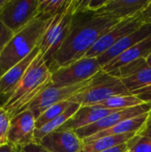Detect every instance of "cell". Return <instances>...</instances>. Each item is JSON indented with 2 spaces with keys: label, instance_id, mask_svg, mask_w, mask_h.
Listing matches in <instances>:
<instances>
[{
  "label": "cell",
  "instance_id": "8",
  "mask_svg": "<svg viewBox=\"0 0 151 152\" xmlns=\"http://www.w3.org/2000/svg\"><path fill=\"white\" fill-rule=\"evenodd\" d=\"M91 79L70 86H56L51 84L30 103L28 110L33 113L36 119L44 110L53 105L64 101H69L74 95L84 90L89 85Z\"/></svg>",
  "mask_w": 151,
  "mask_h": 152
},
{
  "label": "cell",
  "instance_id": "34",
  "mask_svg": "<svg viewBox=\"0 0 151 152\" xmlns=\"http://www.w3.org/2000/svg\"><path fill=\"white\" fill-rule=\"evenodd\" d=\"M8 0H0V10L7 4Z\"/></svg>",
  "mask_w": 151,
  "mask_h": 152
},
{
  "label": "cell",
  "instance_id": "36",
  "mask_svg": "<svg viewBox=\"0 0 151 152\" xmlns=\"http://www.w3.org/2000/svg\"><path fill=\"white\" fill-rule=\"evenodd\" d=\"M126 152H133V151H130V150H129V151H127Z\"/></svg>",
  "mask_w": 151,
  "mask_h": 152
},
{
  "label": "cell",
  "instance_id": "31",
  "mask_svg": "<svg viewBox=\"0 0 151 152\" xmlns=\"http://www.w3.org/2000/svg\"><path fill=\"white\" fill-rule=\"evenodd\" d=\"M140 17L144 24H151V0L148 6L140 13Z\"/></svg>",
  "mask_w": 151,
  "mask_h": 152
},
{
  "label": "cell",
  "instance_id": "2",
  "mask_svg": "<svg viewBox=\"0 0 151 152\" xmlns=\"http://www.w3.org/2000/svg\"><path fill=\"white\" fill-rule=\"evenodd\" d=\"M52 72L40 53L33 61L25 76L1 106L11 118L28 110L30 103L52 84Z\"/></svg>",
  "mask_w": 151,
  "mask_h": 152
},
{
  "label": "cell",
  "instance_id": "12",
  "mask_svg": "<svg viewBox=\"0 0 151 152\" xmlns=\"http://www.w3.org/2000/svg\"><path fill=\"white\" fill-rule=\"evenodd\" d=\"M118 78L126 89L133 93L151 85V67L145 58L136 60L119 69Z\"/></svg>",
  "mask_w": 151,
  "mask_h": 152
},
{
  "label": "cell",
  "instance_id": "35",
  "mask_svg": "<svg viewBox=\"0 0 151 152\" xmlns=\"http://www.w3.org/2000/svg\"><path fill=\"white\" fill-rule=\"evenodd\" d=\"M146 61H147V63H148V65L151 67V53L147 57V59H146Z\"/></svg>",
  "mask_w": 151,
  "mask_h": 152
},
{
  "label": "cell",
  "instance_id": "6",
  "mask_svg": "<svg viewBox=\"0 0 151 152\" xmlns=\"http://www.w3.org/2000/svg\"><path fill=\"white\" fill-rule=\"evenodd\" d=\"M39 0H8L0 10V20L16 34L37 18Z\"/></svg>",
  "mask_w": 151,
  "mask_h": 152
},
{
  "label": "cell",
  "instance_id": "24",
  "mask_svg": "<svg viewBox=\"0 0 151 152\" xmlns=\"http://www.w3.org/2000/svg\"><path fill=\"white\" fill-rule=\"evenodd\" d=\"M70 104H71L70 101H64L48 108L36 119V129L41 128L47 123L51 122L52 120L59 117L69 108Z\"/></svg>",
  "mask_w": 151,
  "mask_h": 152
},
{
  "label": "cell",
  "instance_id": "30",
  "mask_svg": "<svg viewBox=\"0 0 151 152\" xmlns=\"http://www.w3.org/2000/svg\"><path fill=\"white\" fill-rule=\"evenodd\" d=\"M137 134L151 139V112L150 113V116L146 120V122L143 124L142 128L138 131Z\"/></svg>",
  "mask_w": 151,
  "mask_h": 152
},
{
  "label": "cell",
  "instance_id": "33",
  "mask_svg": "<svg viewBox=\"0 0 151 152\" xmlns=\"http://www.w3.org/2000/svg\"><path fill=\"white\" fill-rule=\"evenodd\" d=\"M0 152H20V147H16L8 143L0 147Z\"/></svg>",
  "mask_w": 151,
  "mask_h": 152
},
{
  "label": "cell",
  "instance_id": "18",
  "mask_svg": "<svg viewBox=\"0 0 151 152\" xmlns=\"http://www.w3.org/2000/svg\"><path fill=\"white\" fill-rule=\"evenodd\" d=\"M150 37H151V24H143L138 29L123 37L106 53L97 57V60L101 66L103 67L125 51Z\"/></svg>",
  "mask_w": 151,
  "mask_h": 152
},
{
  "label": "cell",
  "instance_id": "32",
  "mask_svg": "<svg viewBox=\"0 0 151 152\" xmlns=\"http://www.w3.org/2000/svg\"><path fill=\"white\" fill-rule=\"evenodd\" d=\"M127 151H129V149H128L127 142H125V143L115 146L113 148H110V149H108V150H105V151H102L101 152H126Z\"/></svg>",
  "mask_w": 151,
  "mask_h": 152
},
{
  "label": "cell",
  "instance_id": "17",
  "mask_svg": "<svg viewBox=\"0 0 151 152\" xmlns=\"http://www.w3.org/2000/svg\"><path fill=\"white\" fill-rule=\"evenodd\" d=\"M150 53L151 37H150L140 42L139 44L133 45V47L129 48L128 50L125 51L112 61H110L109 63L102 67V70L111 76L117 77L119 69L122 67L142 58L147 59Z\"/></svg>",
  "mask_w": 151,
  "mask_h": 152
},
{
  "label": "cell",
  "instance_id": "4",
  "mask_svg": "<svg viewBox=\"0 0 151 152\" xmlns=\"http://www.w3.org/2000/svg\"><path fill=\"white\" fill-rule=\"evenodd\" d=\"M130 94L120 78L101 69L92 77L89 85L84 90L74 95L69 101L80 106L95 105L111 97Z\"/></svg>",
  "mask_w": 151,
  "mask_h": 152
},
{
  "label": "cell",
  "instance_id": "29",
  "mask_svg": "<svg viewBox=\"0 0 151 152\" xmlns=\"http://www.w3.org/2000/svg\"><path fill=\"white\" fill-rule=\"evenodd\" d=\"M20 152H51L39 143H30L20 147Z\"/></svg>",
  "mask_w": 151,
  "mask_h": 152
},
{
  "label": "cell",
  "instance_id": "15",
  "mask_svg": "<svg viewBox=\"0 0 151 152\" xmlns=\"http://www.w3.org/2000/svg\"><path fill=\"white\" fill-rule=\"evenodd\" d=\"M150 0H107L96 12L115 20H124L139 15Z\"/></svg>",
  "mask_w": 151,
  "mask_h": 152
},
{
  "label": "cell",
  "instance_id": "11",
  "mask_svg": "<svg viewBox=\"0 0 151 152\" xmlns=\"http://www.w3.org/2000/svg\"><path fill=\"white\" fill-rule=\"evenodd\" d=\"M35 131L36 118L29 110H26L11 118L8 142L16 147L33 143Z\"/></svg>",
  "mask_w": 151,
  "mask_h": 152
},
{
  "label": "cell",
  "instance_id": "27",
  "mask_svg": "<svg viewBox=\"0 0 151 152\" xmlns=\"http://www.w3.org/2000/svg\"><path fill=\"white\" fill-rule=\"evenodd\" d=\"M13 32L0 20V53L13 37Z\"/></svg>",
  "mask_w": 151,
  "mask_h": 152
},
{
  "label": "cell",
  "instance_id": "13",
  "mask_svg": "<svg viewBox=\"0 0 151 152\" xmlns=\"http://www.w3.org/2000/svg\"><path fill=\"white\" fill-rule=\"evenodd\" d=\"M39 144L51 152H81L84 141L71 130H55L43 137Z\"/></svg>",
  "mask_w": 151,
  "mask_h": 152
},
{
  "label": "cell",
  "instance_id": "21",
  "mask_svg": "<svg viewBox=\"0 0 151 152\" xmlns=\"http://www.w3.org/2000/svg\"><path fill=\"white\" fill-rule=\"evenodd\" d=\"M80 107L81 106L78 103L71 102V104L69 106V108L62 114H61L59 117H57L56 118H54L51 122L47 123L46 125H44L41 128L36 129L35 135H34L35 142L36 143H39L40 140L43 137H44L48 134H50V133H52V132L61 128L69 118H71L75 115V113L79 110Z\"/></svg>",
  "mask_w": 151,
  "mask_h": 152
},
{
  "label": "cell",
  "instance_id": "7",
  "mask_svg": "<svg viewBox=\"0 0 151 152\" xmlns=\"http://www.w3.org/2000/svg\"><path fill=\"white\" fill-rule=\"evenodd\" d=\"M72 17L73 14L67 9L53 17L45 30L38 46L46 65H48L53 56L63 44L69 31Z\"/></svg>",
  "mask_w": 151,
  "mask_h": 152
},
{
  "label": "cell",
  "instance_id": "26",
  "mask_svg": "<svg viewBox=\"0 0 151 152\" xmlns=\"http://www.w3.org/2000/svg\"><path fill=\"white\" fill-rule=\"evenodd\" d=\"M11 117L9 113L0 107V147L9 143L8 133L10 128Z\"/></svg>",
  "mask_w": 151,
  "mask_h": 152
},
{
  "label": "cell",
  "instance_id": "25",
  "mask_svg": "<svg viewBox=\"0 0 151 152\" xmlns=\"http://www.w3.org/2000/svg\"><path fill=\"white\" fill-rule=\"evenodd\" d=\"M128 149L133 152H151V139L137 134L127 142Z\"/></svg>",
  "mask_w": 151,
  "mask_h": 152
},
{
  "label": "cell",
  "instance_id": "1",
  "mask_svg": "<svg viewBox=\"0 0 151 152\" xmlns=\"http://www.w3.org/2000/svg\"><path fill=\"white\" fill-rule=\"evenodd\" d=\"M118 21L93 12L74 13L63 44L47 65L50 71L53 73L85 57L96 42Z\"/></svg>",
  "mask_w": 151,
  "mask_h": 152
},
{
  "label": "cell",
  "instance_id": "22",
  "mask_svg": "<svg viewBox=\"0 0 151 152\" xmlns=\"http://www.w3.org/2000/svg\"><path fill=\"white\" fill-rule=\"evenodd\" d=\"M70 0H39L37 17L43 19H53L56 15L66 11Z\"/></svg>",
  "mask_w": 151,
  "mask_h": 152
},
{
  "label": "cell",
  "instance_id": "10",
  "mask_svg": "<svg viewBox=\"0 0 151 152\" xmlns=\"http://www.w3.org/2000/svg\"><path fill=\"white\" fill-rule=\"evenodd\" d=\"M150 112H151V103H144L136 107L111 113L101 118V120L95 122L94 124L77 129L75 132L82 140H85L98 133L108 130L126 119L133 118Z\"/></svg>",
  "mask_w": 151,
  "mask_h": 152
},
{
  "label": "cell",
  "instance_id": "19",
  "mask_svg": "<svg viewBox=\"0 0 151 152\" xmlns=\"http://www.w3.org/2000/svg\"><path fill=\"white\" fill-rule=\"evenodd\" d=\"M150 113H146V114H143V115H141V116H138V117H135L133 118L126 119L108 130L98 133V134L92 135L83 141H84V142H88L93 140H95V139H98L101 137H105V136L119 135V134H130V133H138V131L142 128L143 124L148 119Z\"/></svg>",
  "mask_w": 151,
  "mask_h": 152
},
{
  "label": "cell",
  "instance_id": "3",
  "mask_svg": "<svg viewBox=\"0 0 151 152\" xmlns=\"http://www.w3.org/2000/svg\"><path fill=\"white\" fill-rule=\"evenodd\" d=\"M53 19L37 17L13 35L0 53V77L36 49Z\"/></svg>",
  "mask_w": 151,
  "mask_h": 152
},
{
  "label": "cell",
  "instance_id": "9",
  "mask_svg": "<svg viewBox=\"0 0 151 152\" xmlns=\"http://www.w3.org/2000/svg\"><path fill=\"white\" fill-rule=\"evenodd\" d=\"M144 23L140 14L119 20L108 32H106L85 55L87 58H97L106 53L123 37L138 29Z\"/></svg>",
  "mask_w": 151,
  "mask_h": 152
},
{
  "label": "cell",
  "instance_id": "14",
  "mask_svg": "<svg viewBox=\"0 0 151 152\" xmlns=\"http://www.w3.org/2000/svg\"><path fill=\"white\" fill-rule=\"evenodd\" d=\"M39 53L40 48L37 46L28 56L11 68L0 77V107L4 103V102L8 99L12 91L23 78L28 69Z\"/></svg>",
  "mask_w": 151,
  "mask_h": 152
},
{
  "label": "cell",
  "instance_id": "23",
  "mask_svg": "<svg viewBox=\"0 0 151 152\" xmlns=\"http://www.w3.org/2000/svg\"><path fill=\"white\" fill-rule=\"evenodd\" d=\"M142 104H144V102L142 100H140L136 95L130 94L126 95H117L95 105H100L103 108H107L110 110H122L136 107Z\"/></svg>",
  "mask_w": 151,
  "mask_h": 152
},
{
  "label": "cell",
  "instance_id": "28",
  "mask_svg": "<svg viewBox=\"0 0 151 152\" xmlns=\"http://www.w3.org/2000/svg\"><path fill=\"white\" fill-rule=\"evenodd\" d=\"M131 94L136 95L144 103H151V85L147 87L134 91Z\"/></svg>",
  "mask_w": 151,
  "mask_h": 152
},
{
  "label": "cell",
  "instance_id": "16",
  "mask_svg": "<svg viewBox=\"0 0 151 152\" xmlns=\"http://www.w3.org/2000/svg\"><path fill=\"white\" fill-rule=\"evenodd\" d=\"M117 111H119V110H110L103 108L100 105L81 106L79 110L75 113V115L59 129L76 131L77 129L94 124L106 116Z\"/></svg>",
  "mask_w": 151,
  "mask_h": 152
},
{
  "label": "cell",
  "instance_id": "20",
  "mask_svg": "<svg viewBox=\"0 0 151 152\" xmlns=\"http://www.w3.org/2000/svg\"><path fill=\"white\" fill-rule=\"evenodd\" d=\"M136 134L137 133H130L125 134L105 136L93 140L88 142H84V146L81 152H101L127 142Z\"/></svg>",
  "mask_w": 151,
  "mask_h": 152
},
{
  "label": "cell",
  "instance_id": "5",
  "mask_svg": "<svg viewBox=\"0 0 151 152\" xmlns=\"http://www.w3.org/2000/svg\"><path fill=\"white\" fill-rule=\"evenodd\" d=\"M102 69L97 58L83 57L52 73V85L56 86H70L91 79Z\"/></svg>",
  "mask_w": 151,
  "mask_h": 152
}]
</instances>
